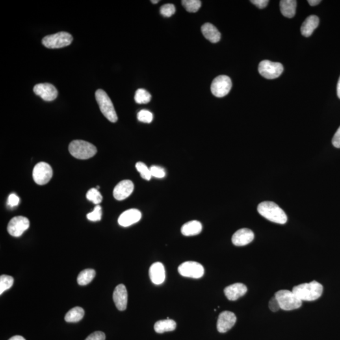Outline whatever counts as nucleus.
<instances>
[{"instance_id":"1","label":"nucleus","mask_w":340,"mask_h":340,"mask_svg":"<svg viewBox=\"0 0 340 340\" xmlns=\"http://www.w3.org/2000/svg\"><path fill=\"white\" fill-rule=\"evenodd\" d=\"M258 212L263 218L277 224H284L287 221L285 212L273 202H263L258 206Z\"/></svg>"},{"instance_id":"2","label":"nucleus","mask_w":340,"mask_h":340,"mask_svg":"<svg viewBox=\"0 0 340 340\" xmlns=\"http://www.w3.org/2000/svg\"><path fill=\"white\" fill-rule=\"evenodd\" d=\"M322 291L323 287L316 281L295 286L292 289V292L302 301L317 300L321 296Z\"/></svg>"},{"instance_id":"3","label":"nucleus","mask_w":340,"mask_h":340,"mask_svg":"<svg viewBox=\"0 0 340 340\" xmlns=\"http://www.w3.org/2000/svg\"><path fill=\"white\" fill-rule=\"evenodd\" d=\"M69 151L73 157L86 160L94 157L97 152L96 147L91 143L82 140H75L70 143Z\"/></svg>"},{"instance_id":"4","label":"nucleus","mask_w":340,"mask_h":340,"mask_svg":"<svg viewBox=\"0 0 340 340\" xmlns=\"http://www.w3.org/2000/svg\"><path fill=\"white\" fill-rule=\"evenodd\" d=\"M95 98L103 116L110 122H116L118 120V117L115 110L113 103L107 93L99 89L95 93Z\"/></svg>"},{"instance_id":"5","label":"nucleus","mask_w":340,"mask_h":340,"mask_svg":"<svg viewBox=\"0 0 340 340\" xmlns=\"http://www.w3.org/2000/svg\"><path fill=\"white\" fill-rule=\"evenodd\" d=\"M275 297L280 304V309L283 310H294L302 306V300L292 291L281 290L277 292Z\"/></svg>"},{"instance_id":"6","label":"nucleus","mask_w":340,"mask_h":340,"mask_svg":"<svg viewBox=\"0 0 340 340\" xmlns=\"http://www.w3.org/2000/svg\"><path fill=\"white\" fill-rule=\"evenodd\" d=\"M73 36L68 32H60L43 38L42 44L49 49H60L68 46L73 42Z\"/></svg>"},{"instance_id":"7","label":"nucleus","mask_w":340,"mask_h":340,"mask_svg":"<svg viewBox=\"0 0 340 340\" xmlns=\"http://www.w3.org/2000/svg\"><path fill=\"white\" fill-rule=\"evenodd\" d=\"M259 71L260 74L265 79H276L280 77L283 73V67L280 62L264 60L259 64Z\"/></svg>"},{"instance_id":"8","label":"nucleus","mask_w":340,"mask_h":340,"mask_svg":"<svg viewBox=\"0 0 340 340\" xmlns=\"http://www.w3.org/2000/svg\"><path fill=\"white\" fill-rule=\"evenodd\" d=\"M232 88V81L230 78L226 75H220L213 80L211 84L212 94L218 98L226 96Z\"/></svg>"},{"instance_id":"9","label":"nucleus","mask_w":340,"mask_h":340,"mask_svg":"<svg viewBox=\"0 0 340 340\" xmlns=\"http://www.w3.org/2000/svg\"><path fill=\"white\" fill-rule=\"evenodd\" d=\"M32 174L35 182L40 185H45L53 177V169L49 164L40 162L35 166Z\"/></svg>"},{"instance_id":"10","label":"nucleus","mask_w":340,"mask_h":340,"mask_svg":"<svg viewBox=\"0 0 340 340\" xmlns=\"http://www.w3.org/2000/svg\"><path fill=\"white\" fill-rule=\"evenodd\" d=\"M179 274L183 277L200 279L204 274V268L196 261H186L179 266Z\"/></svg>"},{"instance_id":"11","label":"nucleus","mask_w":340,"mask_h":340,"mask_svg":"<svg viewBox=\"0 0 340 340\" xmlns=\"http://www.w3.org/2000/svg\"><path fill=\"white\" fill-rule=\"evenodd\" d=\"M29 220L27 218L17 216L11 220L8 225V232L12 237H20L29 229Z\"/></svg>"},{"instance_id":"12","label":"nucleus","mask_w":340,"mask_h":340,"mask_svg":"<svg viewBox=\"0 0 340 340\" xmlns=\"http://www.w3.org/2000/svg\"><path fill=\"white\" fill-rule=\"evenodd\" d=\"M35 94L45 101H51L57 98L58 92L55 86L51 83H40L34 88Z\"/></svg>"},{"instance_id":"13","label":"nucleus","mask_w":340,"mask_h":340,"mask_svg":"<svg viewBox=\"0 0 340 340\" xmlns=\"http://www.w3.org/2000/svg\"><path fill=\"white\" fill-rule=\"evenodd\" d=\"M237 322V316L231 311H223L219 316L217 329L220 333H224L230 330Z\"/></svg>"},{"instance_id":"14","label":"nucleus","mask_w":340,"mask_h":340,"mask_svg":"<svg viewBox=\"0 0 340 340\" xmlns=\"http://www.w3.org/2000/svg\"><path fill=\"white\" fill-rule=\"evenodd\" d=\"M134 185L133 181L125 180L120 181L114 188L113 194L114 198L118 200H123L129 198L134 191Z\"/></svg>"},{"instance_id":"15","label":"nucleus","mask_w":340,"mask_h":340,"mask_svg":"<svg viewBox=\"0 0 340 340\" xmlns=\"http://www.w3.org/2000/svg\"><path fill=\"white\" fill-rule=\"evenodd\" d=\"M113 300L117 308L122 311L127 308L128 294L126 287L123 284H120L116 287L113 294Z\"/></svg>"},{"instance_id":"16","label":"nucleus","mask_w":340,"mask_h":340,"mask_svg":"<svg viewBox=\"0 0 340 340\" xmlns=\"http://www.w3.org/2000/svg\"><path fill=\"white\" fill-rule=\"evenodd\" d=\"M254 233L250 229H241L234 234L232 237V242L235 246H245L252 242L254 240Z\"/></svg>"},{"instance_id":"17","label":"nucleus","mask_w":340,"mask_h":340,"mask_svg":"<svg viewBox=\"0 0 340 340\" xmlns=\"http://www.w3.org/2000/svg\"><path fill=\"white\" fill-rule=\"evenodd\" d=\"M141 216V213L138 209L127 210L119 218L118 222L121 226L128 227L140 221Z\"/></svg>"},{"instance_id":"18","label":"nucleus","mask_w":340,"mask_h":340,"mask_svg":"<svg viewBox=\"0 0 340 340\" xmlns=\"http://www.w3.org/2000/svg\"><path fill=\"white\" fill-rule=\"evenodd\" d=\"M248 289L245 285L241 283H237L225 288L224 294L227 300L234 301L245 295Z\"/></svg>"},{"instance_id":"19","label":"nucleus","mask_w":340,"mask_h":340,"mask_svg":"<svg viewBox=\"0 0 340 340\" xmlns=\"http://www.w3.org/2000/svg\"><path fill=\"white\" fill-rule=\"evenodd\" d=\"M149 277L151 281L156 285H160L165 280V269L160 262H156L149 268Z\"/></svg>"},{"instance_id":"20","label":"nucleus","mask_w":340,"mask_h":340,"mask_svg":"<svg viewBox=\"0 0 340 340\" xmlns=\"http://www.w3.org/2000/svg\"><path fill=\"white\" fill-rule=\"evenodd\" d=\"M320 19L316 15H311L307 17L301 26L300 31L302 36L308 38L313 34L314 30L318 27Z\"/></svg>"},{"instance_id":"21","label":"nucleus","mask_w":340,"mask_h":340,"mask_svg":"<svg viewBox=\"0 0 340 340\" xmlns=\"http://www.w3.org/2000/svg\"><path fill=\"white\" fill-rule=\"evenodd\" d=\"M203 36L212 43H217L220 40V32L214 25L210 23H205L201 28Z\"/></svg>"},{"instance_id":"22","label":"nucleus","mask_w":340,"mask_h":340,"mask_svg":"<svg viewBox=\"0 0 340 340\" xmlns=\"http://www.w3.org/2000/svg\"><path fill=\"white\" fill-rule=\"evenodd\" d=\"M202 229V224L198 220H192L185 223L181 227V232L185 237H191V236H196L200 234Z\"/></svg>"},{"instance_id":"23","label":"nucleus","mask_w":340,"mask_h":340,"mask_svg":"<svg viewBox=\"0 0 340 340\" xmlns=\"http://www.w3.org/2000/svg\"><path fill=\"white\" fill-rule=\"evenodd\" d=\"M281 14L287 18H292L296 14L297 1L296 0H281L280 1Z\"/></svg>"},{"instance_id":"24","label":"nucleus","mask_w":340,"mask_h":340,"mask_svg":"<svg viewBox=\"0 0 340 340\" xmlns=\"http://www.w3.org/2000/svg\"><path fill=\"white\" fill-rule=\"evenodd\" d=\"M177 324L172 320H160L156 322L154 329L157 333H163L168 331H173L176 329Z\"/></svg>"},{"instance_id":"25","label":"nucleus","mask_w":340,"mask_h":340,"mask_svg":"<svg viewBox=\"0 0 340 340\" xmlns=\"http://www.w3.org/2000/svg\"><path fill=\"white\" fill-rule=\"evenodd\" d=\"M84 315V311L83 308L75 307L67 313L64 320L68 322H77L83 319Z\"/></svg>"},{"instance_id":"26","label":"nucleus","mask_w":340,"mask_h":340,"mask_svg":"<svg viewBox=\"0 0 340 340\" xmlns=\"http://www.w3.org/2000/svg\"><path fill=\"white\" fill-rule=\"evenodd\" d=\"M96 273L93 269H86L80 272L77 281L80 285H86L90 283L95 278Z\"/></svg>"},{"instance_id":"27","label":"nucleus","mask_w":340,"mask_h":340,"mask_svg":"<svg viewBox=\"0 0 340 340\" xmlns=\"http://www.w3.org/2000/svg\"><path fill=\"white\" fill-rule=\"evenodd\" d=\"M134 100L137 103L146 104L151 101V95L148 91L140 88L136 91Z\"/></svg>"},{"instance_id":"28","label":"nucleus","mask_w":340,"mask_h":340,"mask_svg":"<svg viewBox=\"0 0 340 340\" xmlns=\"http://www.w3.org/2000/svg\"><path fill=\"white\" fill-rule=\"evenodd\" d=\"M181 3L187 12L196 13L200 9L202 2L199 0H183Z\"/></svg>"},{"instance_id":"29","label":"nucleus","mask_w":340,"mask_h":340,"mask_svg":"<svg viewBox=\"0 0 340 340\" xmlns=\"http://www.w3.org/2000/svg\"><path fill=\"white\" fill-rule=\"evenodd\" d=\"M14 278L9 276L3 275L0 277V294L10 289L14 284Z\"/></svg>"},{"instance_id":"30","label":"nucleus","mask_w":340,"mask_h":340,"mask_svg":"<svg viewBox=\"0 0 340 340\" xmlns=\"http://www.w3.org/2000/svg\"><path fill=\"white\" fill-rule=\"evenodd\" d=\"M86 198L88 200L97 205L101 203L103 199L100 193L97 188H92V189L88 190L87 194H86Z\"/></svg>"},{"instance_id":"31","label":"nucleus","mask_w":340,"mask_h":340,"mask_svg":"<svg viewBox=\"0 0 340 340\" xmlns=\"http://www.w3.org/2000/svg\"><path fill=\"white\" fill-rule=\"evenodd\" d=\"M136 168L137 169L138 172L140 173V176L143 179L146 180H150L152 175L150 172V169L148 168V166L142 162H138L136 164Z\"/></svg>"},{"instance_id":"32","label":"nucleus","mask_w":340,"mask_h":340,"mask_svg":"<svg viewBox=\"0 0 340 340\" xmlns=\"http://www.w3.org/2000/svg\"><path fill=\"white\" fill-rule=\"evenodd\" d=\"M138 119L140 122L149 123L153 120V115L147 110H141L138 112Z\"/></svg>"},{"instance_id":"33","label":"nucleus","mask_w":340,"mask_h":340,"mask_svg":"<svg viewBox=\"0 0 340 340\" xmlns=\"http://www.w3.org/2000/svg\"><path fill=\"white\" fill-rule=\"evenodd\" d=\"M176 8L173 4H165L160 8V14L164 17H170L175 14Z\"/></svg>"},{"instance_id":"34","label":"nucleus","mask_w":340,"mask_h":340,"mask_svg":"<svg viewBox=\"0 0 340 340\" xmlns=\"http://www.w3.org/2000/svg\"><path fill=\"white\" fill-rule=\"evenodd\" d=\"M101 215H102L101 207L99 205H97L95 207L94 211L87 214V218L91 221H99L101 220Z\"/></svg>"},{"instance_id":"35","label":"nucleus","mask_w":340,"mask_h":340,"mask_svg":"<svg viewBox=\"0 0 340 340\" xmlns=\"http://www.w3.org/2000/svg\"><path fill=\"white\" fill-rule=\"evenodd\" d=\"M150 172L152 177L158 179H163L165 177L166 173L163 168L158 166H152L150 168Z\"/></svg>"},{"instance_id":"36","label":"nucleus","mask_w":340,"mask_h":340,"mask_svg":"<svg viewBox=\"0 0 340 340\" xmlns=\"http://www.w3.org/2000/svg\"><path fill=\"white\" fill-rule=\"evenodd\" d=\"M85 340H105V335L101 331H95L88 336Z\"/></svg>"},{"instance_id":"37","label":"nucleus","mask_w":340,"mask_h":340,"mask_svg":"<svg viewBox=\"0 0 340 340\" xmlns=\"http://www.w3.org/2000/svg\"><path fill=\"white\" fill-rule=\"evenodd\" d=\"M19 201H20V199L17 195L10 194L8 199V205L11 208L16 207L19 205Z\"/></svg>"},{"instance_id":"38","label":"nucleus","mask_w":340,"mask_h":340,"mask_svg":"<svg viewBox=\"0 0 340 340\" xmlns=\"http://www.w3.org/2000/svg\"><path fill=\"white\" fill-rule=\"evenodd\" d=\"M268 306H269L270 310L273 312L278 311L280 309V304H279L276 297H274L270 300Z\"/></svg>"},{"instance_id":"39","label":"nucleus","mask_w":340,"mask_h":340,"mask_svg":"<svg viewBox=\"0 0 340 340\" xmlns=\"http://www.w3.org/2000/svg\"><path fill=\"white\" fill-rule=\"evenodd\" d=\"M332 143L335 148H340V127L333 136Z\"/></svg>"},{"instance_id":"40","label":"nucleus","mask_w":340,"mask_h":340,"mask_svg":"<svg viewBox=\"0 0 340 340\" xmlns=\"http://www.w3.org/2000/svg\"><path fill=\"white\" fill-rule=\"evenodd\" d=\"M253 4L256 5L257 7L259 8H264L267 6L268 3H269L268 0H252L251 1Z\"/></svg>"},{"instance_id":"41","label":"nucleus","mask_w":340,"mask_h":340,"mask_svg":"<svg viewBox=\"0 0 340 340\" xmlns=\"http://www.w3.org/2000/svg\"><path fill=\"white\" fill-rule=\"evenodd\" d=\"M307 2L311 6H316L320 3V0H308Z\"/></svg>"},{"instance_id":"42","label":"nucleus","mask_w":340,"mask_h":340,"mask_svg":"<svg viewBox=\"0 0 340 340\" xmlns=\"http://www.w3.org/2000/svg\"><path fill=\"white\" fill-rule=\"evenodd\" d=\"M8 340H26L23 337H21V336H19V335H17V336H14V337H12V338H10V339Z\"/></svg>"},{"instance_id":"43","label":"nucleus","mask_w":340,"mask_h":340,"mask_svg":"<svg viewBox=\"0 0 340 340\" xmlns=\"http://www.w3.org/2000/svg\"><path fill=\"white\" fill-rule=\"evenodd\" d=\"M337 95L338 97H339V98L340 99V77L337 84Z\"/></svg>"},{"instance_id":"44","label":"nucleus","mask_w":340,"mask_h":340,"mask_svg":"<svg viewBox=\"0 0 340 340\" xmlns=\"http://www.w3.org/2000/svg\"><path fill=\"white\" fill-rule=\"evenodd\" d=\"M151 3H153V4H157L159 2V0H157V1H151Z\"/></svg>"}]
</instances>
